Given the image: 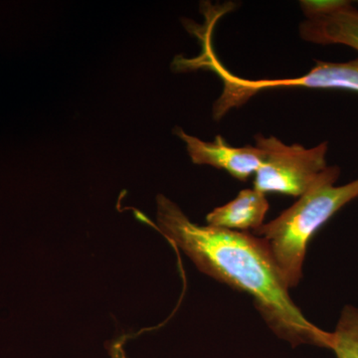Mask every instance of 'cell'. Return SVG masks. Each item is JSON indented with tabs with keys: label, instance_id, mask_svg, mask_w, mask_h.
Instances as JSON below:
<instances>
[{
	"label": "cell",
	"instance_id": "cell-1",
	"mask_svg": "<svg viewBox=\"0 0 358 358\" xmlns=\"http://www.w3.org/2000/svg\"><path fill=\"white\" fill-rule=\"evenodd\" d=\"M157 219L162 234L209 277L253 298L266 324L293 346L331 350L334 334L312 324L296 307L289 287L260 238L192 222L178 205L159 194Z\"/></svg>",
	"mask_w": 358,
	"mask_h": 358
},
{
	"label": "cell",
	"instance_id": "cell-2",
	"mask_svg": "<svg viewBox=\"0 0 358 358\" xmlns=\"http://www.w3.org/2000/svg\"><path fill=\"white\" fill-rule=\"evenodd\" d=\"M341 171L327 166L296 203L252 234L260 238L289 289L300 284L308 245L334 214L358 197V178L336 186Z\"/></svg>",
	"mask_w": 358,
	"mask_h": 358
},
{
	"label": "cell",
	"instance_id": "cell-3",
	"mask_svg": "<svg viewBox=\"0 0 358 358\" xmlns=\"http://www.w3.org/2000/svg\"><path fill=\"white\" fill-rule=\"evenodd\" d=\"M215 20L207 23L203 33L197 32L202 41L199 57L174 61L176 70L208 69L222 80L223 91L214 103L213 115L221 119L231 109L240 107L259 92L268 89L308 88L338 89L358 93V59L345 63L317 61L312 71L303 76L288 79H243L231 74L219 61L212 47V33Z\"/></svg>",
	"mask_w": 358,
	"mask_h": 358
},
{
	"label": "cell",
	"instance_id": "cell-4",
	"mask_svg": "<svg viewBox=\"0 0 358 358\" xmlns=\"http://www.w3.org/2000/svg\"><path fill=\"white\" fill-rule=\"evenodd\" d=\"M256 147L263 152L255 173L254 188L264 193L300 197L327 169L329 143L315 148L285 145L275 136H256Z\"/></svg>",
	"mask_w": 358,
	"mask_h": 358
},
{
	"label": "cell",
	"instance_id": "cell-5",
	"mask_svg": "<svg viewBox=\"0 0 358 358\" xmlns=\"http://www.w3.org/2000/svg\"><path fill=\"white\" fill-rule=\"evenodd\" d=\"M174 134L186 143L193 164L223 169L238 180L246 181L257 173L262 162V150L257 147H231L221 136L208 143L178 128L174 129Z\"/></svg>",
	"mask_w": 358,
	"mask_h": 358
},
{
	"label": "cell",
	"instance_id": "cell-6",
	"mask_svg": "<svg viewBox=\"0 0 358 358\" xmlns=\"http://www.w3.org/2000/svg\"><path fill=\"white\" fill-rule=\"evenodd\" d=\"M268 207L266 194L255 188H247L232 201L212 210L206 216L207 225L236 232H254L264 225Z\"/></svg>",
	"mask_w": 358,
	"mask_h": 358
},
{
	"label": "cell",
	"instance_id": "cell-7",
	"mask_svg": "<svg viewBox=\"0 0 358 358\" xmlns=\"http://www.w3.org/2000/svg\"><path fill=\"white\" fill-rule=\"evenodd\" d=\"M301 38L315 44H341L358 51V10L352 4L322 17L303 21Z\"/></svg>",
	"mask_w": 358,
	"mask_h": 358
},
{
	"label": "cell",
	"instance_id": "cell-8",
	"mask_svg": "<svg viewBox=\"0 0 358 358\" xmlns=\"http://www.w3.org/2000/svg\"><path fill=\"white\" fill-rule=\"evenodd\" d=\"M333 334L336 358H358V308H343Z\"/></svg>",
	"mask_w": 358,
	"mask_h": 358
},
{
	"label": "cell",
	"instance_id": "cell-9",
	"mask_svg": "<svg viewBox=\"0 0 358 358\" xmlns=\"http://www.w3.org/2000/svg\"><path fill=\"white\" fill-rule=\"evenodd\" d=\"M350 1L345 0H303L301 1V10L307 20L322 17L336 13L348 6Z\"/></svg>",
	"mask_w": 358,
	"mask_h": 358
},
{
	"label": "cell",
	"instance_id": "cell-10",
	"mask_svg": "<svg viewBox=\"0 0 358 358\" xmlns=\"http://www.w3.org/2000/svg\"><path fill=\"white\" fill-rule=\"evenodd\" d=\"M108 352H109L110 358H129L124 352V341H117L110 343L108 348Z\"/></svg>",
	"mask_w": 358,
	"mask_h": 358
}]
</instances>
